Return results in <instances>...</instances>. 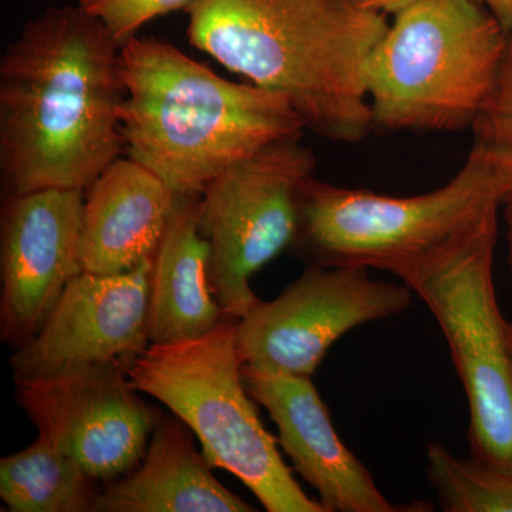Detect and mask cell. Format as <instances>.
I'll return each mask as SVG.
<instances>
[{
	"instance_id": "cell-13",
	"label": "cell",
	"mask_w": 512,
	"mask_h": 512,
	"mask_svg": "<svg viewBox=\"0 0 512 512\" xmlns=\"http://www.w3.org/2000/svg\"><path fill=\"white\" fill-rule=\"evenodd\" d=\"M242 372L252 399L268 410L278 427V443L303 480L315 488L326 512L421 511L384 497L370 471L340 440L312 377L248 366Z\"/></svg>"
},
{
	"instance_id": "cell-23",
	"label": "cell",
	"mask_w": 512,
	"mask_h": 512,
	"mask_svg": "<svg viewBox=\"0 0 512 512\" xmlns=\"http://www.w3.org/2000/svg\"><path fill=\"white\" fill-rule=\"evenodd\" d=\"M503 218L505 224V242H507V259L512 271V192L503 202Z\"/></svg>"
},
{
	"instance_id": "cell-14",
	"label": "cell",
	"mask_w": 512,
	"mask_h": 512,
	"mask_svg": "<svg viewBox=\"0 0 512 512\" xmlns=\"http://www.w3.org/2000/svg\"><path fill=\"white\" fill-rule=\"evenodd\" d=\"M177 194L133 158H117L84 191L83 272L116 275L154 258Z\"/></svg>"
},
{
	"instance_id": "cell-16",
	"label": "cell",
	"mask_w": 512,
	"mask_h": 512,
	"mask_svg": "<svg viewBox=\"0 0 512 512\" xmlns=\"http://www.w3.org/2000/svg\"><path fill=\"white\" fill-rule=\"evenodd\" d=\"M200 195H177L153 258L148 340L171 345L207 335L227 318L208 281L210 249L198 228Z\"/></svg>"
},
{
	"instance_id": "cell-10",
	"label": "cell",
	"mask_w": 512,
	"mask_h": 512,
	"mask_svg": "<svg viewBox=\"0 0 512 512\" xmlns=\"http://www.w3.org/2000/svg\"><path fill=\"white\" fill-rule=\"evenodd\" d=\"M130 366L97 363L15 379L16 399L39 437L97 481L117 480L138 466L160 417L131 386Z\"/></svg>"
},
{
	"instance_id": "cell-22",
	"label": "cell",
	"mask_w": 512,
	"mask_h": 512,
	"mask_svg": "<svg viewBox=\"0 0 512 512\" xmlns=\"http://www.w3.org/2000/svg\"><path fill=\"white\" fill-rule=\"evenodd\" d=\"M512 32V0H478Z\"/></svg>"
},
{
	"instance_id": "cell-11",
	"label": "cell",
	"mask_w": 512,
	"mask_h": 512,
	"mask_svg": "<svg viewBox=\"0 0 512 512\" xmlns=\"http://www.w3.org/2000/svg\"><path fill=\"white\" fill-rule=\"evenodd\" d=\"M84 191L46 188L8 195L0 221L3 342L22 348L82 274Z\"/></svg>"
},
{
	"instance_id": "cell-15",
	"label": "cell",
	"mask_w": 512,
	"mask_h": 512,
	"mask_svg": "<svg viewBox=\"0 0 512 512\" xmlns=\"http://www.w3.org/2000/svg\"><path fill=\"white\" fill-rule=\"evenodd\" d=\"M188 429L177 416L160 414L138 466L100 493L93 511H255L215 478Z\"/></svg>"
},
{
	"instance_id": "cell-8",
	"label": "cell",
	"mask_w": 512,
	"mask_h": 512,
	"mask_svg": "<svg viewBox=\"0 0 512 512\" xmlns=\"http://www.w3.org/2000/svg\"><path fill=\"white\" fill-rule=\"evenodd\" d=\"M301 138L276 141L232 164L200 195L208 281L231 318L241 319L259 301L252 276L298 237L303 191L316 168L315 153Z\"/></svg>"
},
{
	"instance_id": "cell-4",
	"label": "cell",
	"mask_w": 512,
	"mask_h": 512,
	"mask_svg": "<svg viewBox=\"0 0 512 512\" xmlns=\"http://www.w3.org/2000/svg\"><path fill=\"white\" fill-rule=\"evenodd\" d=\"M510 39L478 0H414L394 15L367 64L373 128L473 127L497 87Z\"/></svg>"
},
{
	"instance_id": "cell-3",
	"label": "cell",
	"mask_w": 512,
	"mask_h": 512,
	"mask_svg": "<svg viewBox=\"0 0 512 512\" xmlns=\"http://www.w3.org/2000/svg\"><path fill=\"white\" fill-rule=\"evenodd\" d=\"M121 60L126 156L177 195H201L232 164L305 131L281 94L222 79L156 37H134Z\"/></svg>"
},
{
	"instance_id": "cell-5",
	"label": "cell",
	"mask_w": 512,
	"mask_h": 512,
	"mask_svg": "<svg viewBox=\"0 0 512 512\" xmlns=\"http://www.w3.org/2000/svg\"><path fill=\"white\" fill-rule=\"evenodd\" d=\"M510 187L478 151L436 190L392 197L315 177L303 191L295 247L312 265L379 269L399 278L500 214Z\"/></svg>"
},
{
	"instance_id": "cell-9",
	"label": "cell",
	"mask_w": 512,
	"mask_h": 512,
	"mask_svg": "<svg viewBox=\"0 0 512 512\" xmlns=\"http://www.w3.org/2000/svg\"><path fill=\"white\" fill-rule=\"evenodd\" d=\"M406 285L373 281L369 269L311 265L274 301L259 299L237 322L244 366L312 377L349 330L410 308Z\"/></svg>"
},
{
	"instance_id": "cell-2",
	"label": "cell",
	"mask_w": 512,
	"mask_h": 512,
	"mask_svg": "<svg viewBox=\"0 0 512 512\" xmlns=\"http://www.w3.org/2000/svg\"><path fill=\"white\" fill-rule=\"evenodd\" d=\"M192 46L284 96L306 128L355 143L373 128L366 72L389 23L357 0H195Z\"/></svg>"
},
{
	"instance_id": "cell-24",
	"label": "cell",
	"mask_w": 512,
	"mask_h": 512,
	"mask_svg": "<svg viewBox=\"0 0 512 512\" xmlns=\"http://www.w3.org/2000/svg\"><path fill=\"white\" fill-rule=\"evenodd\" d=\"M508 342H510V348L512 353V323H507Z\"/></svg>"
},
{
	"instance_id": "cell-20",
	"label": "cell",
	"mask_w": 512,
	"mask_h": 512,
	"mask_svg": "<svg viewBox=\"0 0 512 512\" xmlns=\"http://www.w3.org/2000/svg\"><path fill=\"white\" fill-rule=\"evenodd\" d=\"M195 0H77L84 12L100 20L120 47L151 20L187 9Z\"/></svg>"
},
{
	"instance_id": "cell-1",
	"label": "cell",
	"mask_w": 512,
	"mask_h": 512,
	"mask_svg": "<svg viewBox=\"0 0 512 512\" xmlns=\"http://www.w3.org/2000/svg\"><path fill=\"white\" fill-rule=\"evenodd\" d=\"M121 47L79 5L29 20L0 59V174L9 195L86 191L126 154Z\"/></svg>"
},
{
	"instance_id": "cell-18",
	"label": "cell",
	"mask_w": 512,
	"mask_h": 512,
	"mask_svg": "<svg viewBox=\"0 0 512 512\" xmlns=\"http://www.w3.org/2000/svg\"><path fill=\"white\" fill-rule=\"evenodd\" d=\"M429 478L448 512H512V470L463 460L430 443Z\"/></svg>"
},
{
	"instance_id": "cell-19",
	"label": "cell",
	"mask_w": 512,
	"mask_h": 512,
	"mask_svg": "<svg viewBox=\"0 0 512 512\" xmlns=\"http://www.w3.org/2000/svg\"><path fill=\"white\" fill-rule=\"evenodd\" d=\"M471 128L474 150L493 165L512 192V32L497 87Z\"/></svg>"
},
{
	"instance_id": "cell-12",
	"label": "cell",
	"mask_w": 512,
	"mask_h": 512,
	"mask_svg": "<svg viewBox=\"0 0 512 512\" xmlns=\"http://www.w3.org/2000/svg\"><path fill=\"white\" fill-rule=\"evenodd\" d=\"M153 258L116 275L72 279L39 332L10 357L15 379L107 362L133 363L147 349Z\"/></svg>"
},
{
	"instance_id": "cell-21",
	"label": "cell",
	"mask_w": 512,
	"mask_h": 512,
	"mask_svg": "<svg viewBox=\"0 0 512 512\" xmlns=\"http://www.w3.org/2000/svg\"><path fill=\"white\" fill-rule=\"evenodd\" d=\"M414 0H357L363 8L375 10L383 15H397L400 10L407 8Z\"/></svg>"
},
{
	"instance_id": "cell-7",
	"label": "cell",
	"mask_w": 512,
	"mask_h": 512,
	"mask_svg": "<svg viewBox=\"0 0 512 512\" xmlns=\"http://www.w3.org/2000/svg\"><path fill=\"white\" fill-rule=\"evenodd\" d=\"M498 228L495 215L399 278L426 303L447 340L467 396L474 460L512 470V353L493 278Z\"/></svg>"
},
{
	"instance_id": "cell-17",
	"label": "cell",
	"mask_w": 512,
	"mask_h": 512,
	"mask_svg": "<svg viewBox=\"0 0 512 512\" xmlns=\"http://www.w3.org/2000/svg\"><path fill=\"white\" fill-rule=\"evenodd\" d=\"M97 483L79 461L42 437L0 461V498L12 512L93 511Z\"/></svg>"
},
{
	"instance_id": "cell-6",
	"label": "cell",
	"mask_w": 512,
	"mask_h": 512,
	"mask_svg": "<svg viewBox=\"0 0 512 512\" xmlns=\"http://www.w3.org/2000/svg\"><path fill=\"white\" fill-rule=\"evenodd\" d=\"M238 319L207 335L151 345L128 369L131 386L165 404L201 441L212 467L238 478L269 512H326L293 477L245 384Z\"/></svg>"
}]
</instances>
